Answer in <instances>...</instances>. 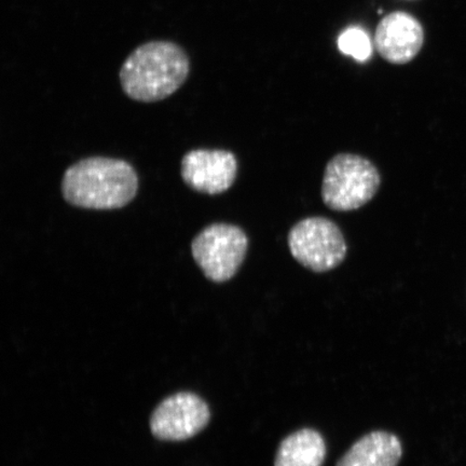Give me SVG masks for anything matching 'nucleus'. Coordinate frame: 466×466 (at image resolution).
I'll return each mask as SVG.
<instances>
[{
    "label": "nucleus",
    "instance_id": "obj_9",
    "mask_svg": "<svg viewBox=\"0 0 466 466\" xmlns=\"http://www.w3.org/2000/svg\"><path fill=\"white\" fill-rule=\"evenodd\" d=\"M403 444L387 431H372L349 448L336 466H398Z\"/></svg>",
    "mask_w": 466,
    "mask_h": 466
},
{
    "label": "nucleus",
    "instance_id": "obj_5",
    "mask_svg": "<svg viewBox=\"0 0 466 466\" xmlns=\"http://www.w3.org/2000/svg\"><path fill=\"white\" fill-rule=\"evenodd\" d=\"M288 241L293 258L313 272L333 270L346 258L345 237L334 221L325 218L300 220L290 229Z\"/></svg>",
    "mask_w": 466,
    "mask_h": 466
},
{
    "label": "nucleus",
    "instance_id": "obj_7",
    "mask_svg": "<svg viewBox=\"0 0 466 466\" xmlns=\"http://www.w3.org/2000/svg\"><path fill=\"white\" fill-rule=\"evenodd\" d=\"M236 156L223 149H196L184 156L182 178L192 190L219 195L228 190L237 178Z\"/></svg>",
    "mask_w": 466,
    "mask_h": 466
},
{
    "label": "nucleus",
    "instance_id": "obj_6",
    "mask_svg": "<svg viewBox=\"0 0 466 466\" xmlns=\"http://www.w3.org/2000/svg\"><path fill=\"white\" fill-rule=\"evenodd\" d=\"M211 419L208 405L200 396L179 392L162 401L150 419V430L161 441L191 439L207 427Z\"/></svg>",
    "mask_w": 466,
    "mask_h": 466
},
{
    "label": "nucleus",
    "instance_id": "obj_3",
    "mask_svg": "<svg viewBox=\"0 0 466 466\" xmlns=\"http://www.w3.org/2000/svg\"><path fill=\"white\" fill-rule=\"evenodd\" d=\"M380 186L377 167L363 157L340 154L326 166L322 199L330 209L349 212L369 203Z\"/></svg>",
    "mask_w": 466,
    "mask_h": 466
},
{
    "label": "nucleus",
    "instance_id": "obj_8",
    "mask_svg": "<svg viewBox=\"0 0 466 466\" xmlns=\"http://www.w3.org/2000/svg\"><path fill=\"white\" fill-rule=\"evenodd\" d=\"M424 32L421 23L406 13L384 17L376 29L375 46L384 60L406 64L422 49Z\"/></svg>",
    "mask_w": 466,
    "mask_h": 466
},
{
    "label": "nucleus",
    "instance_id": "obj_10",
    "mask_svg": "<svg viewBox=\"0 0 466 466\" xmlns=\"http://www.w3.org/2000/svg\"><path fill=\"white\" fill-rule=\"evenodd\" d=\"M328 446L319 431L305 428L289 434L279 444L275 466H323Z\"/></svg>",
    "mask_w": 466,
    "mask_h": 466
},
{
    "label": "nucleus",
    "instance_id": "obj_11",
    "mask_svg": "<svg viewBox=\"0 0 466 466\" xmlns=\"http://www.w3.org/2000/svg\"><path fill=\"white\" fill-rule=\"evenodd\" d=\"M342 54L351 56L360 62L369 60L371 56L372 46L369 35L363 29L352 27L347 29L338 39Z\"/></svg>",
    "mask_w": 466,
    "mask_h": 466
},
{
    "label": "nucleus",
    "instance_id": "obj_1",
    "mask_svg": "<svg viewBox=\"0 0 466 466\" xmlns=\"http://www.w3.org/2000/svg\"><path fill=\"white\" fill-rule=\"evenodd\" d=\"M138 177L129 162L89 157L69 167L62 179V195L71 206L96 211L118 209L137 197Z\"/></svg>",
    "mask_w": 466,
    "mask_h": 466
},
{
    "label": "nucleus",
    "instance_id": "obj_2",
    "mask_svg": "<svg viewBox=\"0 0 466 466\" xmlns=\"http://www.w3.org/2000/svg\"><path fill=\"white\" fill-rule=\"evenodd\" d=\"M189 73V56L182 46L168 40H153L126 58L119 77L122 90L132 100L154 103L173 96Z\"/></svg>",
    "mask_w": 466,
    "mask_h": 466
},
{
    "label": "nucleus",
    "instance_id": "obj_4",
    "mask_svg": "<svg viewBox=\"0 0 466 466\" xmlns=\"http://www.w3.org/2000/svg\"><path fill=\"white\" fill-rule=\"evenodd\" d=\"M247 233L236 225L212 224L198 233L191 242L197 265L209 281L224 283L235 277L246 259Z\"/></svg>",
    "mask_w": 466,
    "mask_h": 466
}]
</instances>
